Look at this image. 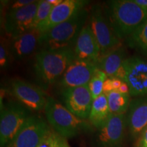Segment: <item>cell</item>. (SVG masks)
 Listing matches in <instances>:
<instances>
[{
  "label": "cell",
  "instance_id": "obj_1",
  "mask_svg": "<svg viewBox=\"0 0 147 147\" xmlns=\"http://www.w3.org/2000/svg\"><path fill=\"white\" fill-rule=\"evenodd\" d=\"M117 36L125 40L147 19V11L133 0L108 1L104 7Z\"/></svg>",
  "mask_w": 147,
  "mask_h": 147
},
{
  "label": "cell",
  "instance_id": "obj_2",
  "mask_svg": "<svg viewBox=\"0 0 147 147\" xmlns=\"http://www.w3.org/2000/svg\"><path fill=\"white\" fill-rule=\"evenodd\" d=\"M89 18V12L84 8L77 12L67 21L42 33L40 42L41 50L56 51L73 49Z\"/></svg>",
  "mask_w": 147,
  "mask_h": 147
},
{
  "label": "cell",
  "instance_id": "obj_3",
  "mask_svg": "<svg viewBox=\"0 0 147 147\" xmlns=\"http://www.w3.org/2000/svg\"><path fill=\"white\" fill-rule=\"evenodd\" d=\"M75 60L73 49L39 51L35 57L34 70L44 88L55 83Z\"/></svg>",
  "mask_w": 147,
  "mask_h": 147
},
{
  "label": "cell",
  "instance_id": "obj_4",
  "mask_svg": "<svg viewBox=\"0 0 147 147\" xmlns=\"http://www.w3.org/2000/svg\"><path fill=\"white\" fill-rule=\"evenodd\" d=\"M45 113L51 128L67 140L93 130L89 121L77 117L53 97L48 98Z\"/></svg>",
  "mask_w": 147,
  "mask_h": 147
},
{
  "label": "cell",
  "instance_id": "obj_5",
  "mask_svg": "<svg viewBox=\"0 0 147 147\" xmlns=\"http://www.w3.org/2000/svg\"><path fill=\"white\" fill-rule=\"evenodd\" d=\"M116 77L127 84L131 97L147 96V59L128 57Z\"/></svg>",
  "mask_w": 147,
  "mask_h": 147
},
{
  "label": "cell",
  "instance_id": "obj_6",
  "mask_svg": "<svg viewBox=\"0 0 147 147\" xmlns=\"http://www.w3.org/2000/svg\"><path fill=\"white\" fill-rule=\"evenodd\" d=\"M89 24L101 50V56L122 45V40L117 36L104 7L96 4L91 7Z\"/></svg>",
  "mask_w": 147,
  "mask_h": 147
},
{
  "label": "cell",
  "instance_id": "obj_7",
  "mask_svg": "<svg viewBox=\"0 0 147 147\" xmlns=\"http://www.w3.org/2000/svg\"><path fill=\"white\" fill-rule=\"evenodd\" d=\"M30 110L19 103L9 102L1 107L0 146L5 147L14 138L30 117Z\"/></svg>",
  "mask_w": 147,
  "mask_h": 147
},
{
  "label": "cell",
  "instance_id": "obj_8",
  "mask_svg": "<svg viewBox=\"0 0 147 147\" xmlns=\"http://www.w3.org/2000/svg\"><path fill=\"white\" fill-rule=\"evenodd\" d=\"M127 129L126 114H111L102 127L95 131L93 137L95 147H121Z\"/></svg>",
  "mask_w": 147,
  "mask_h": 147
},
{
  "label": "cell",
  "instance_id": "obj_9",
  "mask_svg": "<svg viewBox=\"0 0 147 147\" xmlns=\"http://www.w3.org/2000/svg\"><path fill=\"white\" fill-rule=\"evenodd\" d=\"M50 126L40 116L31 115L5 147H38Z\"/></svg>",
  "mask_w": 147,
  "mask_h": 147
},
{
  "label": "cell",
  "instance_id": "obj_10",
  "mask_svg": "<svg viewBox=\"0 0 147 147\" xmlns=\"http://www.w3.org/2000/svg\"><path fill=\"white\" fill-rule=\"evenodd\" d=\"M11 92L22 105L29 110H45L49 97L41 89L21 79H13L10 83Z\"/></svg>",
  "mask_w": 147,
  "mask_h": 147
},
{
  "label": "cell",
  "instance_id": "obj_11",
  "mask_svg": "<svg viewBox=\"0 0 147 147\" xmlns=\"http://www.w3.org/2000/svg\"><path fill=\"white\" fill-rule=\"evenodd\" d=\"M61 95L66 108L78 118L88 120L93 102L89 86L62 89Z\"/></svg>",
  "mask_w": 147,
  "mask_h": 147
},
{
  "label": "cell",
  "instance_id": "obj_12",
  "mask_svg": "<svg viewBox=\"0 0 147 147\" xmlns=\"http://www.w3.org/2000/svg\"><path fill=\"white\" fill-rule=\"evenodd\" d=\"M38 1L23 8L8 11L5 14L3 27L6 34L10 38L18 36L33 28Z\"/></svg>",
  "mask_w": 147,
  "mask_h": 147
},
{
  "label": "cell",
  "instance_id": "obj_13",
  "mask_svg": "<svg viewBox=\"0 0 147 147\" xmlns=\"http://www.w3.org/2000/svg\"><path fill=\"white\" fill-rule=\"evenodd\" d=\"M97 69V65L94 62L74 60L59 78L58 85L62 89L88 85Z\"/></svg>",
  "mask_w": 147,
  "mask_h": 147
},
{
  "label": "cell",
  "instance_id": "obj_14",
  "mask_svg": "<svg viewBox=\"0 0 147 147\" xmlns=\"http://www.w3.org/2000/svg\"><path fill=\"white\" fill-rule=\"evenodd\" d=\"M89 2L85 0H63L53 8L49 17L37 28L42 33L47 32L53 27L67 21L77 12L85 8Z\"/></svg>",
  "mask_w": 147,
  "mask_h": 147
},
{
  "label": "cell",
  "instance_id": "obj_15",
  "mask_svg": "<svg viewBox=\"0 0 147 147\" xmlns=\"http://www.w3.org/2000/svg\"><path fill=\"white\" fill-rule=\"evenodd\" d=\"M42 33L38 28H32L19 36L10 38L9 50L15 60L21 61L32 55L40 47Z\"/></svg>",
  "mask_w": 147,
  "mask_h": 147
},
{
  "label": "cell",
  "instance_id": "obj_16",
  "mask_svg": "<svg viewBox=\"0 0 147 147\" xmlns=\"http://www.w3.org/2000/svg\"><path fill=\"white\" fill-rule=\"evenodd\" d=\"M75 59L86 60L97 63L101 57L100 45L89 24H86L80 32L73 47Z\"/></svg>",
  "mask_w": 147,
  "mask_h": 147
},
{
  "label": "cell",
  "instance_id": "obj_17",
  "mask_svg": "<svg viewBox=\"0 0 147 147\" xmlns=\"http://www.w3.org/2000/svg\"><path fill=\"white\" fill-rule=\"evenodd\" d=\"M126 119L130 136L132 139L138 140L147 127V96L131 100Z\"/></svg>",
  "mask_w": 147,
  "mask_h": 147
},
{
  "label": "cell",
  "instance_id": "obj_18",
  "mask_svg": "<svg viewBox=\"0 0 147 147\" xmlns=\"http://www.w3.org/2000/svg\"><path fill=\"white\" fill-rule=\"evenodd\" d=\"M125 48L121 45L100 57L97 68L107 74L108 77H116L124 61L127 58Z\"/></svg>",
  "mask_w": 147,
  "mask_h": 147
},
{
  "label": "cell",
  "instance_id": "obj_19",
  "mask_svg": "<svg viewBox=\"0 0 147 147\" xmlns=\"http://www.w3.org/2000/svg\"><path fill=\"white\" fill-rule=\"evenodd\" d=\"M111 115L108 106L106 95L102 93L100 96L93 100L88 121L96 129L106 123Z\"/></svg>",
  "mask_w": 147,
  "mask_h": 147
},
{
  "label": "cell",
  "instance_id": "obj_20",
  "mask_svg": "<svg viewBox=\"0 0 147 147\" xmlns=\"http://www.w3.org/2000/svg\"><path fill=\"white\" fill-rule=\"evenodd\" d=\"M106 97L111 114L123 115L127 113L131 101V95L119 91H112L106 94Z\"/></svg>",
  "mask_w": 147,
  "mask_h": 147
},
{
  "label": "cell",
  "instance_id": "obj_21",
  "mask_svg": "<svg viewBox=\"0 0 147 147\" xmlns=\"http://www.w3.org/2000/svg\"><path fill=\"white\" fill-rule=\"evenodd\" d=\"M125 41L130 49L147 57V19Z\"/></svg>",
  "mask_w": 147,
  "mask_h": 147
},
{
  "label": "cell",
  "instance_id": "obj_22",
  "mask_svg": "<svg viewBox=\"0 0 147 147\" xmlns=\"http://www.w3.org/2000/svg\"><path fill=\"white\" fill-rule=\"evenodd\" d=\"M38 147H71L67 139L59 135L52 128L47 131Z\"/></svg>",
  "mask_w": 147,
  "mask_h": 147
},
{
  "label": "cell",
  "instance_id": "obj_23",
  "mask_svg": "<svg viewBox=\"0 0 147 147\" xmlns=\"http://www.w3.org/2000/svg\"><path fill=\"white\" fill-rule=\"evenodd\" d=\"M107 78V74L98 68L93 74L89 83L88 84L93 100L97 99L103 93V86Z\"/></svg>",
  "mask_w": 147,
  "mask_h": 147
},
{
  "label": "cell",
  "instance_id": "obj_24",
  "mask_svg": "<svg viewBox=\"0 0 147 147\" xmlns=\"http://www.w3.org/2000/svg\"><path fill=\"white\" fill-rule=\"evenodd\" d=\"M54 7V5L48 2L47 0H40L38 1L33 28H37L42 22L45 21L50 15L51 11Z\"/></svg>",
  "mask_w": 147,
  "mask_h": 147
},
{
  "label": "cell",
  "instance_id": "obj_25",
  "mask_svg": "<svg viewBox=\"0 0 147 147\" xmlns=\"http://www.w3.org/2000/svg\"><path fill=\"white\" fill-rule=\"evenodd\" d=\"M10 54L9 47H7L5 41L1 40V45H0V65L1 69H5L8 66Z\"/></svg>",
  "mask_w": 147,
  "mask_h": 147
},
{
  "label": "cell",
  "instance_id": "obj_26",
  "mask_svg": "<svg viewBox=\"0 0 147 147\" xmlns=\"http://www.w3.org/2000/svg\"><path fill=\"white\" fill-rule=\"evenodd\" d=\"M35 1H36V0H17V1H14L10 3V6L8 8V11L19 10V9L23 8L27 5L32 4Z\"/></svg>",
  "mask_w": 147,
  "mask_h": 147
},
{
  "label": "cell",
  "instance_id": "obj_27",
  "mask_svg": "<svg viewBox=\"0 0 147 147\" xmlns=\"http://www.w3.org/2000/svg\"><path fill=\"white\" fill-rule=\"evenodd\" d=\"M135 147H147V127L137 140Z\"/></svg>",
  "mask_w": 147,
  "mask_h": 147
},
{
  "label": "cell",
  "instance_id": "obj_28",
  "mask_svg": "<svg viewBox=\"0 0 147 147\" xmlns=\"http://www.w3.org/2000/svg\"><path fill=\"white\" fill-rule=\"evenodd\" d=\"M112 91H113V84H112V78L111 77H108L104 82V86H103V93L107 94Z\"/></svg>",
  "mask_w": 147,
  "mask_h": 147
},
{
  "label": "cell",
  "instance_id": "obj_29",
  "mask_svg": "<svg viewBox=\"0 0 147 147\" xmlns=\"http://www.w3.org/2000/svg\"><path fill=\"white\" fill-rule=\"evenodd\" d=\"M133 1L144 10L147 11V0H133Z\"/></svg>",
  "mask_w": 147,
  "mask_h": 147
},
{
  "label": "cell",
  "instance_id": "obj_30",
  "mask_svg": "<svg viewBox=\"0 0 147 147\" xmlns=\"http://www.w3.org/2000/svg\"><path fill=\"white\" fill-rule=\"evenodd\" d=\"M117 91H120L122 93H125V94H129V89L127 84L125 83V82L123 83L122 85L121 86L120 88Z\"/></svg>",
  "mask_w": 147,
  "mask_h": 147
}]
</instances>
